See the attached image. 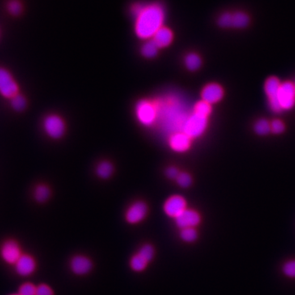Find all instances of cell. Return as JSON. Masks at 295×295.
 Here are the masks:
<instances>
[{
    "mask_svg": "<svg viewBox=\"0 0 295 295\" xmlns=\"http://www.w3.org/2000/svg\"><path fill=\"white\" fill-rule=\"evenodd\" d=\"M131 13L136 18L135 31L140 39H152L163 26L165 10L159 4H136L131 8Z\"/></svg>",
    "mask_w": 295,
    "mask_h": 295,
    "instance_id": "cell-1",
    "label": "cell"
},
{
    "mask_svg": "<svg viewBox=\"0 0 295 295\" xmlns=\"http://www.w3.org/2000/svg\"><path fill=\"white\" fill-rule=\"evenodd\" d=\"M155 103L158 111V120L161 121L162 127L170 130L171 134L182 131L184 123L190 115L185 104L174 98Z\"/></svg>",
    "mask_w": 295,
    "mask_h": 295,
    "instance_id": "cell-2",
    "label": "cell"
},
{
    "mask_svg": "<svg viewBox=\"0 0 295 295\" xmlns=\"http://www.w3.org/2000/svg\"><path fill=\"white\" fill-rule=\"evenodd\" d=\"M136 115L140 124L144 127H152L158 120L157 105L147 99L139 101L136 106Z\"/></svg>",
    "mask_w": 295,
    "mask_h": 295,
    "instance_id": "cell-3",
    "label": "cell"
},
{
    "mask_svg": "<svg viewBox=\"0 0 295 295\" xmlns=\"http://www.w3.org/2000/svg\"><path fill=\"white\" fill-rule=\"evenodd\" d=\"M208 127V116L193 111L186 118V122L182 127V131L188 135L191 139L201 137L205 133Z\"/></svg>",
    "mask_w": 295,
    "mask_h": 295,
    "instance_id": "cell-4",
    "label": "cell"
},
{
    "mask_svg": "<svg viewBox=\"0 0 295 295\" xmlns=\"http://www.w3.org/2000/svg\"><path fill=\"white\" fill-rule=\"evenodd\" d=\"M217 25L223 29H244L250 23V18L244 12L223 13L217 18Z\"/></svg>",
    "mask_w": 295,
    "mask_h": 295,
    "instance_id": "cell-5",
    "label": "cell"
},
{
    "mask_svg": "<svg viewBox=\"0 0 295 295\" xmlns=\"http://www.w3.org/2000/svg\"><path fill=\"white\" fill-rule=\"evenodd\" d=\"M280 80L275 77H271L267 79L264 84L265 94L268 100L269 107L274 113H280L282 109L278 101V92L280 90Z\"/></svg>",
    "mask_w": 295,
    "mask_h": 295,
    "instance_id": "cell-6",
    "label": "cell"
},
{
    "mask_svg": "<svg viewBox=\"0 0 295 295\" xmlns=\"http://www.w3.org/2000/svg\"><path fill=\"white\" fill-rule=\"evenodd\" d=\"M45 133L52 139H60L63 137L66 131V125L61 116L51 114L44 118L43 123Z\"/></svg>",
    "mask_w": 295,
    "mask_h": 295,
    "instance_id": "cell-7",
    "label": "cell"
},
{
    "mask_svg": "<svg viewBox=\"0 0 295 295\" xmlns=\"http://www.w3.org/2000/svg\"><path fill=\"white\" fill-rule=\"evenodd\" d=\"M278 101L282 111H288L295 106L294 85L290 81H284L278 92Z\"/></svg>",
    "mask_w": 295,
    "mask_h": 295,
    "instance_id": "cell-8",
    "label": "cell"
},
{
    "mask_svg": "<svg viewBox=\"0 0 295 295\" xmlns=\"http://www.w3.org/2000/svg\"><path fill=\"white\" fill-rule=\"evenodd\" d=\"M19 87L11 73L5 68H0V94L7 98H12L18 94Z\"/></svg>",
    "mask_w": 295,
    "mask_h": 295,
    "instance_id": "cell-9",
    "label": "cell"
},
{
    "mask_svg": "<svg viewBox=\"0 0 295 295\" xmlns=\"http://www.w3.org/2000/svg\"><path fill=\"white\" fill-rule=\"evenodd\" d=\"M168 144L170 149L175 153H186L191 147L192 139L184 131H176L170 135Z\"/></svg>",
    "mask_w": 295,
    "mask_h": 295,
    "instance_id": "cell-10",
    "label": "cell"
},
{
    "mask_svg": "<svg viewBox=\"0 0 295 295\" xmlns=\"http://www.w3.org/2000/svg\"><path fill=\"white\" fill-rule=\"evenodd\" d=\"M186 200L181 195H172L169 197L164 203V212L169 217L176 218L181 213L186 209Z\"/></svg>",
    "mask_w": 295,
    "mask_h": 295,
    "instance_id": "cell-11",
    "label": "cell"
},
{
    "mask_svg": "<svg viewBox=\"0 0 295 295\" xmlns=\"http://www.w3.org/2000/svg\"><path fill=\"white\" fill-rule=\"evenodd\" d=\"M175 220V224L180 229L195 228L201 222V216L195 210L186 208Z\"/></svg>",
    "mask_w": 295,
    "mask_h": 295,
    "instance_id": "cell-12",
    "label": "cell"
},
{
    "mask_svg": "<svg viewBox=\"0 0 295 295\" xmlns=\"http://www.w3.org/2000/svg\"><path fill=\"white\" fill-rule=\"evenodd\" d=\"M148 213L146 203L138 201L130 206L126 212V220L130 224H138L141 222Z\"/></svg>",
    "mask_w": 295,
    "mask_h": 295,
    "instance_id": "cell-13",
    "label": "cell"
},
{
    "mask_svg": "<svg viewBox=\"0 0 295 295\" xmlns=\"http://www.w3.org/2000/svg\"><path fill=\"white\" fill-rule=\"evenodd\" d=\"M223 97H224V90L219 84H208L202 90V100L205 101L210 104L218 103L222 99Z\"/></svg>",
    "mask_w": 295,
    "mask_h": 295,
    "instance_id": "cell-14",
    "label": "cell"
},
{
    "mask_svg": "<svg viewBox=\"0 0 295 295\" xmlns=\"http://www.w3.org/2000/svg\"><path fill=\"white\" fill-rule=\"evenodd\" d=\"M1 256L7 263L16 264V262H18L22 256L18 243L13 241L5 242L1 249Z\"/></svg>",
    "mask_w": 295,
    "mask_h": 295,
    "instance_id": "cell-15",
    "label": "cell"
},
{
    "mask_svg": "<svg viewBox=\"0 0 295 295\" xmlns=\"http://www.w3.org/2000/svg\"><path fill=\"white\" fill-rule=\"evenodd\" d=\"M92 262L90 258L85 256H76L71 261V269L72 272L77 275H84L91 271Z\"/></svg>",
    "mask_w": 295,
    "mask_h": 295,
    "instance_id": "cell-16",
    "label": "cell"
},
{
    "mask_svg": "<svg viewBox=\"0 0 295 295\" xmlns=\"http://www.w3.org/2000/svg\"><path fill=\"white\" fill-rule=\"evenodd\" d=\"M16 271L22 276H29L35 270V262L30 255H22L15 264Z\"/></svg>",
    "mask_w": 295,
    "mask_h": 295,
    "instance_id": "cell-17",
    "label": "cell"
},
{
    "mask_svg": "<svg viewBox=\"0 0 295 295\" xmlns=\"http://www.w3.org/2000/svg\"><path fill=\"white\" fill-rule=\"evenodd\" d=\"M151 39H153V42L157 44L158 48H166L171 44L173 34L170 29L162 26V28H160Z\"/></svg>",
    "mask_w": 295,
    "mask_h": 295,
    "instance_id": "cell-18",
    "label": "cell"
},
{
    "mask_svg": "<svg viewBox=\"0 0 295 295\" xmlns=\"http://www.w3.org/2000/svg\"><path fill=\"white\" fill-rule=\"evenodd\" d=\"M185 65L190 72H195L201 68L202 59L199 54L190 52L185 57Z\"/></svg>",
    "mask_w": 295,
    "mask_h": 295,
    "instance_id": "cell-19",
    "label": "cell"
},
{
    "mask_svg": "<svg viewBox=\"0 0 295 295\" xmlns=\"http://www.w3.org/2000/svg\"><path fill=\"white\" fill-rule=\"evenodd\" d=\"M158 47L153 42V39H148L141 48V53L146 58H153L155 57L158 52Z\"/></svg>",
    "mask_w": 295,
    "mask_h": 295,
    "instance_id": "cell-20",
    "label": "cell"
},
{
    "mask_svg": "<svg viewBox=\"0 0 295 295\" xmlns=\"http://www.w3.org/2000/svg\"><path fill=\"white\" fill-rule=\"evenodd\" d=\"M149 262L146 258H144L142 255H140L139 253H137L131 259V267L133 271L140 272V271L145 270Z\"/></svg>",
    "mask_w": 295,
    "mask_h": 295,
    "instance_id": "cell-21",
    "label": "cell"
},
{
    "mask_svg": "<svg viewBox=\"0 0 295 295\" xmlns=\"http://www.w3.org/2000/svg\"><path fill=\"white\" fill-rule=\"evenodd\" d=\"M113 172V166L111 162L107 161L101 162L97 166L96 173L98 176L102 179H107L111 176V174Z\"/></svg>",
    "mask_w": 295,
    "mask_h": 295,
    "instance_id": "cell-22",
    "label": "cell"
},
{
    "mask_svg": "<svg viewBox=\"0 0 295 295\" xmlns=\"http://www.w3.org/2000/svg\"><path fill=\"white\" fill-rule=\"evenodd\" d=\"M254 131L259 136H267L271 132V123L267 119H259L254 125Z\"/></svg>",
    "mask_w": 295,
    "mask_h": 295,
    "instance_id": "cell-23",
    "label": "cell"
},
{
    "mask_svg": "<svg viewBox=\"0 0 295 295\" xmlns=\"http://www.w3.org/2000/svg\"><path fill=\"white\" fill-rule=\"evenodd\" d=\"M50 196V190L48 186L39 185L35 190V199L39 203H44Z\"/></svg>",
    "mask_w": 295,
    "mask_h": 295,
    "instance_id": "cell-24",
    "label": "cell"
},
{
    "mask_svg": "<svg viewBox=\"0 0 295 295\" xmlns=\"http://www.w3.org/2000/svg\"><path fill=\"white\" fill-rule=\"evenodd\" d=\"M212 104L207 103L205 101L201 100L195 103V106H194V111H193L208 117L210 114L212 113Z\"/></svg>",
    "mask_w": 295,
    "mask_h": 295,
    "instance_id": "cell-25",
    "label": "cell"
},
{
    "mask_svg": "<svg viewBox=\"0 0 295 295\" xmlns=\"http://www.w3.org/2000/svg\"><path fill=\"white\" fill-rule=\"evenodd\" d=\"M180 236L185 242H195L198 238V232L195 228H185L181 230Z\"/></svg>",
    "mask_w": 295,
    "mask_h": 295,
    "instance_id": "cell-26",
    "label": "cell"
},
{
    "mask_svg": "<svg viewBox=\"0 0 295 295\" xmlns=\"http://www.w3.org/2000/svg\"><path fill=\"white\" fill-rule=\"evenodd\" d=\"M12 107L16 110V111H22L25 109L26 106V100L24 97L18 94L15 96L11 98Z\"/></svg>",
    "mask_w": 295,
    "mask_h": 295,
    "instance_id": "cell-27",
    "label": "cell"
},
{
    "mask_svg": "<svg viewBox=\"0 0 295 295\" xmlns=\"http://www.w3.org/2000/svg\"><path fill=\"white\" fill-rule=\"evenodd\" d=\"M175 180H176L177 184L182 188H188L192 184V177L186 172L180 173Z\"/></svg>",
    "mask_w": 295,
    "mask_h": 295,
    "instance_id": "cell-28",
    "label": "cell"
},
{
    "mask_svg": "<svg viewBox=\"0 0 295 295\" xmlns=\"http://www.w3.org/2000/svg\"><path fill=\"white\" fill-rule=\"evenodd\" d=\"M140 255H142L144 258H146L149 262L153 260L154 257V249L153 246L150 245H144V246L140 248V251L138 252Z\"/></svg>",
    "mask_w": 295,
    "mask_h": 295,
    "instance_id": "cell-29",
    "label": "cell"
},
{
    "mask_svg": "<svg viewBox=\"0 0 295 295\" xmlns=\"http://www.w3.org/2000/svg\"><path fill=\"white\" fill-rule=\"evenodd\" d=\"M283 272L289 278H295V260L288 261L283 266Z\"/></svg>",
    "mask_w": 295,
    "mask_h": 295,
    "instance_id": "cell-30",
    "label": "cell"
},
{
    "mask_svg": "<svg viewBox=\"0 0 295 295\" xmlns=\"http://www.w3.org/2000/svg\"><path fill=\"white\" fill-rule=\"evenodd\" d=\"M35 293H36V287L31 283H26L20 287V295H35Z\"/></svg>",
    "mask_w": 295,
    "mask_h": 295,
    "instance_id": "cell-31",
    "label": "cell"
},
{
    "mask_svg": "<svg viewBox=\"0 0 295 295\" xmlns=\"http://www.w3.org/2000/svg\"><path fill=\"white\" fill-rule=\"evenodd\" d=\"M284 124L283 122L278 119L272 121L271 123V132L274 134H281L284 131Z\"/></svg>",
    "mask_w": 295,
    "mask_h": 295,
    "instance_id": "cell-32",
    "label": "cell"
},
{
    "mask_svg": "<svg viewBox=\"0 0 295 295\" xmlns=\"http://www.w3.org/2000/svg\"><path fill=\"white\" fill-rule=\"evenodd\" d=\"M8 9L12 14L17 15L22 12V5L21 3L18 2V0H12L9 3Z\"/></svg>",
    "mask_w": 295,
    "mask_h": 295,
    "instance_id": "cell-33",
    "label": "cell"
},
{
    "mask_svg": "<svg viewBox=\"0 0 295 295\" xmlns=\"http://www.w3.org/2000/svg\"><path fill=\"white\" fill-rule=\"evenodd\" d=\"M35 295H53L52 288L46 285V284H40L36 287V293Z\"/></svg>",
    "mask_w": 295,
    "mask_h": 295,
    "instance_id": "cell-34",
    "label": "cell"
},
{
    "mask_svg": "<svg viewBox=\"0 0 295 295\" xmlns=\"http://www.w3.org/2000/svg\"><path fill=\"white\" fill-rule=\"evenodd\" d=\"M179 174V170L175 166H170L166 170V176L170 178V179H176Z\"/></svg>",
    "mask_w": 295,
    "mask_h": 295,
    "instance_id": "cell-35",
    "label": "cell"
},
{
    "mask_svg": "<svg viewBox=\"0 0 295 295\" xmlns=\"http://www.w3.org/2000/svg\"><path fill=\"white\" fill-rule=\"evenodd\" d=\"M293 85H294V89H295V81H294V83H293Z\"/></svg>",
    "mask_w": 295,
    "mask_h": 295,
    "instance_id": "cell-36",
    "label": "cell"
},
{
    "mask_svg": "<svg viewBox=\"0 0 295 295\" xmlns=\"http://www.w3.org/2000/svg\"><path fill=\"white\" fill-rule=\"evenodd\" d=\"M12 295H20V294H12Z\"/></svg>",
    "mask_w": 295,
    "mask_h": 295,
    "instance_id": "cell-37",
    "label": "cell"
}]
</instances>
